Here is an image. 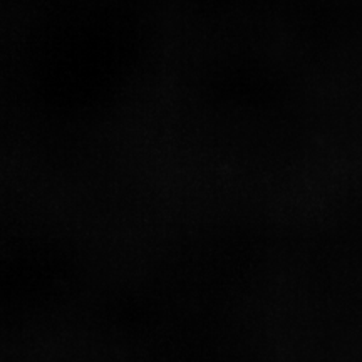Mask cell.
Instances as JSON below:
<instances>
[]
</instances>
